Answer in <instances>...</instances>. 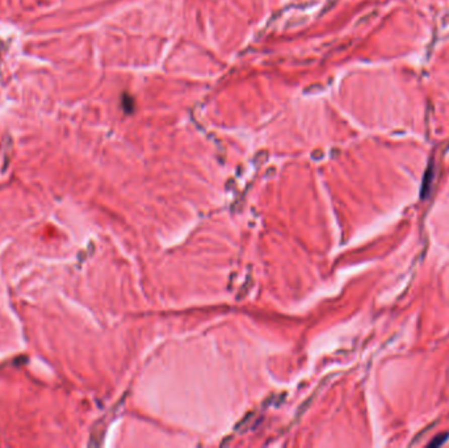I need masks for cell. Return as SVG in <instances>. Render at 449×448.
Here are the masks:
<instances>
[{
	"mask_svg": "<svg viewBox=\"0 0 449 448\" xmlns=\"http://www.w3.org/2000/svg\"><path fill=\"white\" fill-rule=\"evenodd\" d=\"M432 168H428L426 176H424V181H423L422 192H420V196L422 199H426L427 195L429 192V188H431V184H432Z\"/></svg>",
	"mask_w": 449,
	"mask_h": 448,
	"instance_id": "1",
	"label": "cell"
},
{
	"mask_svg": "<svg viewBox=\"0 0 449 448\" xmlns=\"http://www.w3.org/2000/svg\"><path fill=\"white\" fill-rule=\"evenodd\" d=\"M446 436H448V434H444V435H439V436H436L435 439H433L432 441H431V443H429V447H439L440 444H442V443H444V441L446 440Z\"/></svg>",
	"mask_w": 449,
	"mask_h": 448,
	"instance_id": "2",
	"label": "cell"
}]
</instances>
